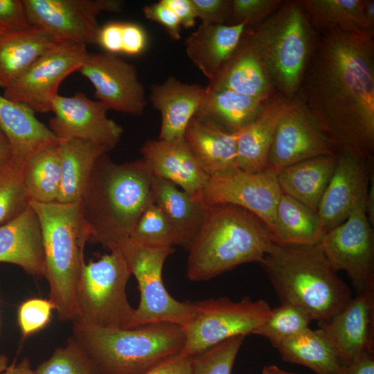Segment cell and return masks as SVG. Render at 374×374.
<instances>
[{
  "label": "cell",
  "mask_w": 374,
  "mask_h": 374,
  "mask_svg": "<svg viewBox=\"0 0 374 374\" xmlns=\"http://www.w3.org/2000/svg\"><path fill=\"white\" fill-rule=\"evenodd\" d=\"M191 3L202 24H228L231 0H191Z\"/></svg>",
  "instance_id": "44"
},
{
  "label": "cell",
  "mask_w": 374,
  "mask_h": 374,
  "mask_svg": "<svg viewBox=\"0 0 374 374\" xmlns=\"http://www.w3.org/2000/svg\"><path fill=\"white\" fill-rule=\"evenodd\" d=\"M262 374H296L290 372H286L281 370L275 365H269L264 367Z\"/></svg>",
  "instance_id": "56"
},
{
  "label": "cell",
  "mask_w": 374,
  "mask_h": 374,
  "mask_svg": "<svg viewBox=\"0 0 374 374\" xmlns=\"http://www.w3.org/2000/svg\"><path fill=\"white\" fill-rule=\"evenodd\" d=\"M0 262L17 265L35 277H45L40 225L30 204L17 217L0 226Z\"/></svg>",
  "instance_id": "23"
},
{
  "label": "cell",
  "mask_w": 374,
  "mask_h": 374,
  "mask_svg": "<svg viewBox=\"0 0 374 374\" xmlns=\"http://www.w3.org/2000/svg\"><path fill=\"white\" fill-rule=\"evenodd\" d=\"M290 100L276 93L265 102L256 118L237 132V166L255 172L265 169L269 150L281 118L292 107Z\"/></svg>",
  "instance_id": "24"
},
{
  "label": "cell",
  "mask_w": 374,
  "mask_h": 374,
  "mask_svg": "<svg viewBox=\"0 0 374 374\" xmlns=\"http://www.w3.org/2000/svg\"><path fill=\"white\" fill-rule=\"evenodd\" d=\"M40 225L49 299L61 321L76 316L75 294L79 276L86 262L85 244L89 233L79 202H30Z\"/></svg>",
  "instance_id": "6"
},
{
  "label": "cell",
  "mask_w": 374,
  "mask_h": 374,
  "mask_svg": "<svg viewBox=\"0 0 374 374\" xmlns=\"http://www.w3.org/2000/svg\"><path fill=\"white\" fill-rule=\"evenodd\" d=\"M129 237L154 247L173 248L175 246L170 227L161 210L154 202L143 212Z\"/></svg>",
  "instance_id": "41"
},
{
  "label": "cell",
  "mask_w": 374,
  "mask_h": 374,
  "mask_svg": "<svg viewBox=\"0 0 374 374\" xmlns=\"http://www.w3.org/2000/svg\"><path fill=\"white\" fill-rule=\"evenodd\" d=\"M30 26L23 0H0V30H20Z\"/></svg>",
  "instance_id": "46"
},
{
  "label": "cell",
  "mask_w": 374,
  "mask_h": 374,
  "mask_svg": "<svg viewBox=\"0 0 374 374\" xmlns=\"http://www.w3.org/2000/svg\"><path fill=\"white\" fill-rule=\"evenodd\" d=\"M143 374H193L192 357L181 353L171 356Z\"/></svg>",
  "instance_id": "49"
},
{
  "label": "cell",
  "mask_w": 374,
  "mask_h": 374,
  "mask_svg": "<svg viewBox=\"0 0 374 374\" xmlns=\"http://www.w3.org/2000/svg\"><path fill=\"white\" fill-rule=\"evenodd\" d=\"M336 154L298 98L281 118L269 150L266 169L275 172L312 158Z\"/></svg>",
  "instance_id": "17"
},
{
  "label": "cell",
  "mask_w": 374,
  "mask_h": 374,
  "mask_svg": "<svg viewBox=\"0 0 374 374\" xmlns=\"http://www.w3.org/2000/svg\"><path fill=\"white\" fill-rule=\"evenodd\" d=\"M107 109L99 100L78 91L73 96L59 93L52 103L55 116L49 129L58 138L83 140L103 148L107 152L119 143L122 127L107 116Z\"/></svg>",
  "instance_id": "16"
},
{
  "label": "cell",
  "mask_w": 374,
  "mask_h": 374,
  "mask_svg": "<svg viewBox=\"0 0 374 374\" xmlns=\"http://www.w3.org/2000/svg\"><path fill=\"white\" fill-rule=\"evenodd\" d=\"M141 154L153 176L170 181L191 196L202 199L210 177L202 169L184 137L148 140L143 145Z\"/></svg>",
  "instance_id": "21"
},
{
  "label": "cell",
  "mask_w": 374,
  "mask_h": 374,
  "mask_svg": "<svg viewBox=\"0 0 374 374\" xmlns=\"http://www.w3.org/2000/svg\"><path fill=\"white\" fill-rule=\"evenodd\" d=\"M281 0H231L229 25L244 21L254 28L267 19L282 5Z\"/></svg>",
  "instance_id": "42"
},
{
  "label": "cell",
  "mask_w": 374,
  "mask_h": 374,
  "mask_svg": "<svg viewBox=\"0 0 374 374\" xmlns=\"http://www.w3.org/2000/svg\"><path fill=\"white\" fill-rule=\"evenodd\" d=\"M260 264L280 303L301 308L318 324L330 321L353 298L319 244L290 246L272 242Z\"/></svg>",
  "instance_id": "3"
},
{
  "label": "cell",
  "mask_w": 374,
  "mask_h": 374,
  "mask_svg": "<svg viewBox=\"0 0 374 374\" xmlns=\"http://www.w3.org/2000/svg\"><path fill=\"white\" fill-rule=\"evenodd\" d=\"M370 186H368L366 200V209L369 222L373 226L374 225V174L373 169L371 172Z\"/></svg>",
  "instance_id": "52"
},
{
  "label": "cell",
  "mask_w": 374,
  "mask_h": 374,
  "mask_svg": "<svg viewBox=\"0 0 374 374\" xmlns=\"http://www.w3.org/2000/svg\"><path fill=\"white\" fill-rule=\"evenodd\" d=\"M271 311L267 301L249 297L239 301L221 297L193 302L192 317L182 327L186 342L181 355L193 357L229 338L256 335Z\"/></svg>",
  "instance_id": "10"
},
{
  "label": "cell",
  "mask_w": 374,
  "mask_h": 374,
  "mask_svg": "<svg viewBox=\"0 0 374 374\" xmlns=\"http://www.w3.org/2000/svg\"><path fill=\"white\" fill-rule=\"evenodd\" d=\"M317 32L332 29H373L363 13L364 0H301Z\"/></svg>",
  "instance_id": "35"
},
{
  "label": "cell",
  "mask_w": 374,
  "mask_h": 374,
  "mask_svg": "<svg viewBox=\"0 0 374 374\" xmlns=\"http://www.w3.org/2000/svg\"><path fill=\"white\" fill-rule=\"evenodd\" d=\"M312 321L311 317L301 308L281 303L271 309L268 319L256 335L267 338L276 347L309 328Z\"/></svg>",
  "instance_id": "38"
},
{
  "label": "cell",
  "mask_w": 374,
  "mask_h": 374,
  "mask_svg": "<svg viewBox=\"0 0 374 374\" xmlns=\"http://www.w3.org/2000/svg\"><path fill=\"white\" fill-rule=\"evenodd\" d=\"M337 161V154L321 156L280 169L276 174L282 193L317 212Z\"/></svg>",
  "instance_id": "30"
},
{
  "label": "cell",
  "mask_w": 374,
  "mask_h": 374,
  "mask_svg": "<svg viewBox=\"0 0 374 374\" xmlns=\"http://www.w3.org/2000/svg\"><path fill=\"white\" fill-rule=\"evenodd\" d=\"M72 336L100 374H143L164 359L181 353L183 328L160 322L132 328H105L73 321Z\"/></svg>",
  "instance_id": "5"
},
{
  "label": "cell",
  "mask_w": 374,
  "mask_h": 374,
  "mask_svg": "<svg viewBox=\"0 0 374 374\" xmlns=\"http://www.w3.org/2000/svg\"><path fill=\"white\" fill-rule=\"evenodd\" d=\"M105 247L121 254L138 282L140 301L134 309L130 328L160 322L181 327L187 325L193 314V302L173 298L162 279L163 265L174 248L147 245L130 237L116 239Z\"/></svg>",
  "instance_id": "8"
},
{
  "label": "cell",
  "mask_w": 374,
  "mask_h": 374,
  "mask_svg": "<svg viewBox=\"0 0 374 374\" xmlns=\"http://www.w3.org/2000/svg\"><path fill=\"white\" fill-rule=\"evenodd\" d=\"M61 181L56 202L62 204L79 202L98 159L108 153L93 143L73 139L57 145Z\"/></svg>",
  "instance_id": "31"
},
{
  "label": "cell",
  "mask_w": 374,
  "mask_h": 374,
  "mask_svg": "<svg viewBox=\"0 0 374 374\" xmlns=\"http://www.w3.org/2000/svg\"><path fill=\"white\" fill-rule=\"evenodd\" d=\"M130 276L124 259L116 251L85 262L76 285L73 321L105 328H130L134 312L126 294Z\"/></svg>",
  "instance_id": "9"
},
{
  "label": "cell",
  "mask_w": 374,
  "mask_h": 374,
  "mask_svg": "<svg viewBox=\"0 0 374 374\" xmlns=\"http://www.w3.org/2000/svg\"><path fill=\"white\" fill-rule=\"evenodd\" d=\"M335 154H374V30L320 33L296 96Z\"/></svg>",
  "instance_id": "1"
},
{
  "label": "cell",
  "mask_w": 374,
  "mask_h": 374,
  "mask_svg": "<svg viewBox=\"0 0 374 374\" xmlns=\"http://www.w3.org/2000/svg\"><path fill=\"white\" fill-rule=\"evenodd\" d=\"M265 224L250 211L231 204L206 205L191 244L186 276L209 280L248 262H260L272 242Z\"/></svg>",
  "instance_id": "4"
},
{
  "label": "cell",
  "mask_w": 374,
  "mask_h": 374,
  "mask_svg": "<svg viewBox=\"0 0 374 374\" xmlns=\"http://www.w3.org/2000/svg\"><path fill=\"white\" fill-rule=\"evenodd\" d=\"M56 41L42 29L0 30V87L18 79Z\"/></svg>",
  "instance_id": "29"
},
{
  "label": "cell",
  "mask_w": 374,
  "mask_h": 374,
  "mask_svg": "<svg viewBox=\"0 0 374 374\" xmlns=\"http://www.w3.org/2000/svg\"><path fill=\"white\" fill-rule=\"evenodd\" d=\"M319 326L344 366L374 353V289L357 293L339 313Z\"/></svg>",
  "instance_id": "20"
},
{
  "label": "cell",
  "mask_w": 374,
  "mask_h": 374,
  "mask_svg": "<svg viewBox=\"0 0 374 374\" xmlns=\"http://www.w3.org/2000/svg\"><path fill=\"white\" fill-rule=\"evenodd\" d=\"M153 175L142 159L118 163L107 153L97 161L79 202L89 239L103 244L129 237L153 202Z\"/></svg>",
  "instance_id": "2"
},
{
  "label": "cell",
  "mask_w": 374,
  "mask_h": 374,
  "mask_svg": "<svg viewBox=\"0 0 374 374\" xmlns=\"http://www.w3.org/2000/svg\"><path fill=\"white\" fill-rule=\"evenodd\" d=\"M35 374H100L86 350L71 335L64 346L57 348Z\"/></svg>",
  "instance_id": "39"
},
{
  "label": "cell",
  "mask_w": 374,
  "mask_h": 374,
  "mask_svg": "<svg viewBox=\"0 0 374 374\" xmlns=\"http://www.w3.org/2000/svg\"><path fill=\"white\" fill-rule=\"evenodd\" d=\"M60 181L57 145L39 152L25 162L24 183L30 202H56Z\"/></svg>",
  "instance_id": "36"
},
{
  "label": "cell",
  "mask_w": 374,
  "mask_h": 374,
  "mask_svg": "<svg viewBox=\"0 0 374 374\" xmlns=\"http://www.w3.org/2000/svg\"><path fill=\"white\" fill-rule=\"evenodd\" d=\"M1 374H35V373L31 368L29 359L24 358L18 364L8 366Z\"/></svg>",
  "instance_id": "54"
},
{
  "label": "cell",
  "mask_w": 374,
  "mask_h": 374,
  "mask_svg": "<svg viewBox=\"0 0 374 374\" xmlns=\"http://www.w3.org/2000/svg\"><path fill=\"white\" fill-rule=\"evenodd\" d=\"M264 103L232 90L206 87L195 116L209 121L230 133H237L256 118Z\"/></svg>",
  "instance_id": "33"
},
{
  "label": "cell",
  "mask_w": 374,
  "mask_h": 374,
  "mask_svg": "<svg viewBox=\"0 0 374 374\" xmlns=\"http://www.w3.org/2000/svg\"><path fill=\"white\" fill-rule=\"evenodd\" d=\"M337 154L333 174L317 209L324 235L343 223L357 206L366 200L373 169L371 160L347 152Z\"/></svg>",
  "instance_id": "18"
},
{
  "label": "cell",
  "mask_w": 374,
  "mask_h": 374,
  "mask_svg": "<svg viewBox=\"0 0 374 374\" xmlns=\"http://www.w3.org/2000/svg\"><path fill=\"white\" fill-rule=\"evenodd\" d=\"M24 164L12 158L0 167V226L17 217L30 204L24 183Z\"/></svg>",
  "instance_id": "37"
},
{
  "label": "cell",
  "mask_w": 374,
  "mask_h": 374,
  "mask_svg": "<svg viewBox=\"0 0 374 374\" xmlns=\"http://www.w3.org/2000/svg\"><path fill=\"white\" fill-rule=\"evenodd\" d=\"M55 306L48 299L31 298L22 302L17 311L21 332L26 337L43 329L50 321Z\"/></svg>",
  "instance_id": "43"
},
{
  "label": "cell",
  "mask_w": 374,
  "mask_h": 374,
  "mask_svg": "<svg viewBox=\"0 0 374 374\" xmlns=\"http://www.w3.org/2000/svg\"><path fill=\"white\" fill-rule=\"evenodd\" d=\"M32 26L56 42L87 46L96 44L100 26L98 17L103 12H118L119 0H23Z\"/></svg>",
  "instance_id": "13"
},
{
  "label": "cell",
  "mask_w": 374,
  "mask_h": 374,
  "mask_svg": "<svg viewBox=\"0 0 374 374\" xmlns=\"http://www.w3.org/2000/svg\"><path fill=\"white\" fill-rule=\"evenodd\" d=\"M271 234L273 242L290 246L315 245L324 236L317 212L283 193Z\"/></svg>",
  "instance_id": "32"
},
{
  "label": "cell",
  "mask_w": 374,
  "mask_h": 374,
  "mask_svg": "<svg viewBox=\"0 0 374 374\" xmlns=\"http://www.w3.org/2000/svg\"><path fill=\"white\" fill-rule=\"evenodd\" d=\"M26 105L0 94V129L8 138L13 159L26 162L39 152L64 141L40 122Z\"/></svg>",
  "instance_id": "25"
},
{
  "label": "cell",
  "mask_w": 374,
  "mask_h": 374,
  "mask_svg": "<svg viewBox=\"0 0 374 374\" xmlns=\"http://www.w3.org/2000/svg\"><path fill=\"white\" fill-rule=\"evenodd\" d=\"M175 13L181 26L190 28L195 26L197 18L191 0H163Z\"/></svg>",
  "instance_id": "50"
},
{
  "label": "cell",
  "mask_w": 374,
  "mask_h": 374,
  "mask_svg": "<svg viewBox=\"0 0 374 374\" xmlns=\"http://www.w3.org/2000/svg\"><path fill=\"white\" fill-rule=\"evenodd\" d=\"M281 195L275 172L265 168L248 172L236 168L211 177L202 199L206 206L231 204L240 206L260 218L271 233Z\"/></svg>",
  "instance_id": "14"
},
{
  "label": "cell",
  "mask_w": 374,
  "mask_h": 374,
  "mask_svg": "<svg viewBox=\"0 0 374 374\" xmlns=\"http://www.w3.org/2000/svg\"><path fill=\"white\" fill-rule=\"evenodd\" d=\"M206 87L182 82L174 76L151 86L150 100L161 113L159 139L183 138L205 95Z\"/></svg>",
  "instance_id": "22"
},
{
  "label": "cell",
  "mask_w": 374,
  "mask_h": 374,
  "mask_svg": "<svg viewBox=\"0 0 374 374\" xmlns=\"http://www.w3.org/2000/svg\"><path fill=\"white\" fill-rule=\"evenodd\" d=\"M148 45V33L142 26L133 22H123L121 53L138 55L146 50Z\"/></svg>",
  "instance_id": "47"
},
{
  "label": "cell",
  "mask_w": 374,
  "mask_h": 374,
  "mask_svg": "<svg viewBox=\"0 0 374 374\" xmlns=\"http://www.w3.org/2000/svg\"><path fill=\"white\" fill-rule=\"evenodd\" d=\"M207 87L232 90L262 102L277 93L253 28L245 30L230 58Z\"/></svg>",
  "instance_id": "19"
},
{
  "label": "cell",
  "mask_w": 374,
  "mask_h": 374,
  "mask_svg": "<svg viewBox=\"0 0 374 374\" xmlns=\"http://www.w3.org/2000/svg\"><path fill=\"white\" fill-rule=\"evenodd\" d=\"M152 197L172 231L175 246L189 250L202 224L206 205L170 181L153 176Z\"/></svg>",
  "instance_id": "27"
},
{
  "label": "cell",
  "mask_w": 374,
  "mask_h": 374,
  "mask_svg": "<svg viewBox=\"0 0 374 374\" xmlns=\"http://www.w3.org/2000/svg\"><path fill=\"white\" fill-rule=\"evenodd\" d=\"M251 28L263 51L276 92L295 99L318 39L301 1H283L271 16Z\"/></svg>",
  "instance_id": "7"
},
{
  "label": "cell",
  "mask_w": 374,
  "mask_h": 374,
  "mask_svg": "<svg viewBox=\"0 0 374 374\" xmlns=\"http://www.w3.org/2000/svg\"><path fill=\"white\" fill-rule=\"evenodd\" d=\"M366 201L341 224L327 232L319 244L332 269L344 271L357 293L374 289V232Z\"/></svg>",
  "instance_id": "12"
},
{
  "label": "cell",
  "mask_w": 374,
  "mask_h": 374,
  "mask_svg": "<svg viewBox=\"0 0 374 374\" xmlns=\"http://www.w3.org/2000/svg\"><path fill=\"white\" fill-rule=\"evenodd\" d=\"M89 53L85 45L56 42L4 89L3 96L26 105L35 112H51L60 84L70 74L78 71Z\"/></svg>",
  "instance_id": "11"
},
{
  "label": "cell",
  "mask_w": 374,
  "mask_h": 374,
  "mask_svg": "<svg viewBox=\"0 0 374 374\" xmlns=\"http://www.w3.org/2000/svg\"><path fill=\"white\" fill-rule=\"evenodd\" d=\"M363 13L364 19L370 28L374 27V1L364 0Z\"/></svg>",
  "instance_id": "55"
},
{
  "label": "cell",
  "mask_w": 374,
  "mask_h": 374,
  "mask_svg": "<svg viewBox=\"0 0 374 374\" xmlns=\"http://www.w3.org/2000/svg\"><path fill=\"white\" fill-rule=\"evenodd\" d=\"M93 84L94 96L107 109L139 116L147 105L136 68L108 52L89 53L78 70Z\"/></svg>",
  "instance_id": "15"
},
{
  "label": "cell",
  "mask_w": 374,
  "mask_h": 374,
  "mask_svg": "<svg viewBox=\"0 0 374 374\" xmlns=\"http://www.w3.org/2000/svg\"><path fill=\"white\" fill-rule=\"evenodd\" d=\"M122 27L121 21H109L100 26L96 44L105 52L117 55L121 53Z\"/></svg>",
  "instance_id": "48"
},
{
  "label": "cell",
  "mask_w": 374,
  "mask_h": 374,
  "mask_svg": "<svg viewBox=\"0 0 374 374\" xmlns=\"http://www.w3.org/2000/svg\"><path fill=\"white\" fill-rule=\"evenodd\" d=\"M247 23L202 24L185 39L188 59L211 81L230 58L238 46Z\"/></svg>",
  "instance_id": "26"
},
{
  "label": "cell",
  "mask_w": 374,
  "mask_h": 374,
  "mask_svg": "<svg viewBox=\"0 0 374 374\" xmlns=\"http://www.w3.org/2000/svg\"><path fill=\"white\" fill-rule=\"evenodd\" d=\"M13 158L10 143L0 129V167L11 161Z\"/></svg>",
  "instance_id": "53"
},
{
  "label": "cell",
  "mask_w": 374,
  "mask_h": 374,
  "mask_svg": "<svg viewBox=\"0 0 374 374\" xmlns=\"http://www.w3.org/2000/svg\"><path fill=\"white\" fill-rule=\"evenodd\" d=\"M188 147L211 177L238 168L237 133L194 116L184 135Z\"/></svg>",
  "instance_id": "28"
},
{
  "label": "cell",
  "mask_w": 374,
  "mask_h": 374,
  "mask_svg": "<svg viewBox=\"0 0 374 374\" xmlns=\"http://www.w3.org/2000/svg\"><path fill=\"white\" fill-rule=\"evenodd\" d=\"M8 359L3 354L0 355V374L8 366Z\"/></svg>",
  "instance_id": "57"
},
{
  "label": "cell",
  "mask_w": 374,
  "mask_h": 374,
  "mask_svg": "<svg viewBox=\"0 0 374 374\" xmlns=\"http://www.w3.org/2000/svg\"><path fill=\"white\" fill-rule=\"evenodd\" d=\"M144 16L149 20L161 25L171 39H181V24L175 13L163 0L146 5L142 8Z\"/></svg>",
  "instance_id": "45"
},
{
  "label": "cell",
  "mask_w": 374,
  "mask_h": 374,
  "mask_svg": "<svg viewBox=\"0 0 374 374\" xmlns=\"http://www.w3.org/2000/svg\"><path fill=\"white\" fill-rule=\"evenodd\" d=\"M339 374H374V353H366L344 366Z\"/></svg>",
  "instance_id": "51"
},
{
  "label": "cell",
  "mask_w": 374,
  "mask_h": 374,
  "mask_svg": "<svg viewBox=\"0 0 374 374\" xmlns=\"http://www.w3.org/2000/svg\"><path fill=\"white\" fill-rule=\"evenodd\" d=\"M275 348L283 360L306 366L317 374H339L344 366L320 328H309Z\"/></svg>",
  "instance_id": "34"
},
{
  "label": "cell",
  "mask_w": 374,
  "mask_h": 374,
  "mask_svg": "<svg viewBox=\"0 0 374 374\" xmlns=\"http://www.w3.org/2000/svg\"><path fill=\"white\" fill-rule=\"evenodd\" d=\"M244 336L229 338L192 357L193 374H231Z\"/></svg>",
  "instance_id": "40"
}]
</instances>
